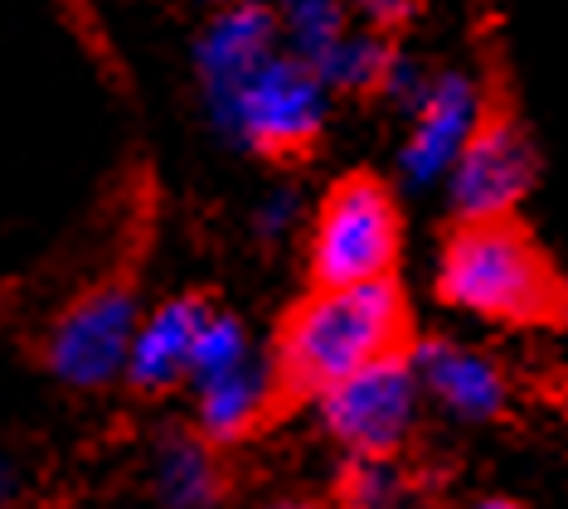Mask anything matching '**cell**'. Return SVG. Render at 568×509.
I'll return each instance as SVG.
<instances>
[{"instance_id":"cell-1","label":"cell","mask_w":568,"mask_h":509,"mask_svg":"<svg viewBox=\"0 0 568 509\" xmlns=\"http://www.w3.org/2000/svg\"><path fill=\"white\" fill-rule=\"evenodd\" d=\"M408 306L394 277L312 286L292 306L273 339V359L287 398H321L345 374L408 349Z\"/></svg>"},{"instance_id":"cell-2","label":"cell","mask_w":568,"mask_h":509,"mask_svg":"<svg viewBox=\"0 0 568 509\" xmlns=\"http://www.w3.org/2000/svg\"><path fill=\"white\" fill-rule=\"evenodd\" d=\"M437 296L476 320L529 325L559 316L564 286L539 243L510 218H462L437 263Z\"/></svg>"},{"instance_id":"cell-3","label":"cell","mask_w":568,"mask_h":509,"mask_svg":"<svg viewBox=\"0 0 568 509\" xmlns=\"http://www.w3.org/2000/svg\"><path fill=\"white\" fill-rule=\"evenodd\" d=\"M326 73L312 59L277 49L267 63L243 78L234 93L210 102V122L229 146H243L253 155H273V161H292V155L312 151L331 116Z\"/></svg>"},{"instance_id":"cell-4","label":"cell","mask_w":568,"mask_h":509,"mask_svg":"<svg viewBox=\"0 0 568 509\" xmlns=\"http://www.w3.org/2000/svg\"><path fill=\"white\" fill-rule=\"evenodd\" d=\"M398 247H404V214L394 190L379 175H345L321 200L312 218V282H374L394 277Z\"/></svg>"},{"instance_id":"cell-5","label":"cell","mask_w":568,"mask_h":509,"mask_svg":"<svg viewBox=\"0 0 568 509\" xmlns=\"http://www.w3.org/2000/svg\"><path fill=\"white\" fill-rule=\"evenodd\" d=\"M423 398L428 394H423V378L413 369V355L394 349V355L331 384L316 398V413L321 427L351 456H398L418 427Z\"/></svg>"},{"instance_id":"cell-6","label":"cell","mask_w":568,"mask_h":509,"mask_svg":"<svg viewBox=\"0 0 568 509\" xmlns=\"http://www.w3.org/2000/svg\"><path fill=\"white\" fill-rule=\"evenodd\" d=\"M141 325L132 282H98L59 311L44 335V369L73 394H102L126 378V355Z\"/></svg>"},{"instance_id":"cell-7","label":"cell","mask_w":568,"mask_h":509,"mask_svg":"<svg viewBox=\"0 0 568 509\" xmlns=\"http://www.w3.org/2000/svg\"><path fill=\"white\" fill-rule=\"evenodd\" d=\"M539 155L535 141L510 112H486L467 151L447 175V200L457 218H510L535 190Z\"/></svg>"},{"instance_id":"cell-8","label":"cell","mask_w":568,"mask_h":509,"mask_svg":"<svg viewBox=\"0 0 568 509\" xmlns=\"http://www.w3.org/2000/svg\"><path fill=\"white\" fill-rule=\"evenodd\" d=\"M481 116H486L481 88L467 73H452V69L433 73L428 93L413 108L408 141L398 151V170H404L408 185H437V180H447L457 155L467 151L471 132L481 126Z\"/></svg>"},{"instance_id":"cell-9","label":"cell","mask_w":568,"mask_h":509,"mask_svg":"<svg viewBox=\"0 0 568 509\" xmlns=\"http://www.w3.org/2000/svg\"><path fill=\"white\" fill-rule=\"evenodd\" d=\"M277 49H287V39H282L273 0H229V6H214L195 39V78H200L204 108L224 93H234L243 78L257 63L273 59Z\"/></svg>"},{"instance_id":"cell-10","label":"cell","mask_w":568,"mask_h":509,"mask_svg":"<svg viewBox=\"0 0 568 509\" xmlns=\"http://www.w3.org/2000/svg\"><path fill=\"white\" fill-rule=\"evenodd\" d=\"M190 398H195V427L214 447H239L248 441L257 427L273 417V408L287 398L277 374L273 355H248L243 364L210 378H195L190 384Z\"/></svg>"},{"instance_id":"cell-11","label":"cell","mask_w":568,"mask_h":509,"mask_svg":"<svg viewBox=\"0 0 568 509\" xmlns=\"http://www.w3.org/2000/svg\"><path fill=\"white\" fill-rule=\"evenodd\" d=\"M413 369L423 378V394L457 423H496L510 403V384L496 359L481 349L452 345V339H418L408 345Z\"/></svg>"},{"instance_id":"cell-12","label":"cell","mask_w":568,"mask_h":509,"mask_svg":"<svg viewBox=\"0 0 568 509\" xmlns=\"http://www.w3.org/2000/svg\"><path fill=\"white\" fill-rule=\"evenodd\" d=\"M204 316H210L204 296H171L156 311H146L132 335L122 384L136 388V394H175V388H190Z\"/></svg>"},{"instance_id":"cell-13","label":"cell","mask_w":568,"mask_h":509,"mask_svg":"<svg viewBox=\"0 0 568 509\" xmlns=\"http://www.w3.org/2000/svg\"><path fill=\"white\" fill-rule=\"evenodd\" d=\"M219 451L200 427L190 432L161 437L156 456H151V495L171 509H210L224 500V466Z\"/></svg>"},{"instance_id":"cell-14","label":"cell","mask_w":568,"mask_h":509,"mask_svg":"<svg viewBox=\"0 0 568 509\" xmlns=\"http://www.w3.org/2000/svg\"><path fill=\"white\" fill-rule=\"evenodd\" d=\"M394 44H389V30L379 24H351L335 44L326 49V59L316 63L326 73V83L335 93H351V98H369V93H384L389 83V69H394Z\"/></svg>"},{"instance_id":"cell-15","label":"cell","mask_w":568,"mask_h":509,"mask_svg":"<svg viewBox=\"0 0 568 509\" xmlns=\"http://www.w3.org/2000/svg\"><path fill=\"white\" fill-rule=\"evenodd\" d=\"M273 10L287 49L312 63L326 59V49L351 30V16H355L351 0H273Z\"/></svg>"},{"instance_id":"cell-16","label":"cell","mask_w":568,"mask_h":509,"mask_svg":"<svg viewBox=\"0 0 568 509\" xmlns=\"http://www.w3.org/2000/svg\"><path fill=\"white\" fill-rule=\"evenodd\" d=\"M335 495L359 509H389L408 495V476H404V466H398V456H351Z\"/></svg>"},{"instance_id":"cell-17","label":"cell","mask_w":568,"mask_h":509,"mask_svg":"<svg viewBox=\"0 0 568 509\" xmlns=\"http://www.w3.org/2000/svg\"><path fill=\"white\" fill-rule=\"evenodd\" d=\"M248 355H257V349H253V335H248V325H243V320L234 316V311H219V306H210V316H204V325H200L195 374H190V384H195V378H210V374L234 369V364H243Z\"/></svg>"},{"instance_id":"cell-18","label":"cell","mask_w":568,"mask_h":509,"mask_svg":"<svg viewBox=\"0 0 568 509\" xmlns=\"http://www.w3.org/2000/svg\"><path fill=\"white\" fill-rule=\"evenodd\" d=\"M296 218H302V194L287 185L263 194V204H257V233H267V238H282L287 228H296Z\"/></svg>"},{"instance_id":"cell-19","label":"cell","mask_w":568,"mask_h":509,"mask_svg":"<svg viewBox=\"0 0 568 509\" xmlns=\"http://www.w3.org/2000/svg\"><path fill=\"white\" fill-rule=\"evenodd\" d=\"M355 16L365 24H379V30H404V24H413L428 10V0H351Z\"/></svg>"},{"instance_id":"cell-20","label":"cell","mask_w":568,"mask_h":509,"mask_svg":"<svg viewBox=\"0 0 568 509\" xmlns=\"http://www.w3.org/2000/svg\"><path fill=\"white\" fill-rule=\"evenodd\" d=\"M10 495H16V471H10V466L0 461V505H6Z\"/></svg>"},{"instance_id":"cell-21","label":"cell","mask_w":568,"mask_h":509,"mask_svg":"<svg viewBox=\"0 0 568 509\" xmlns=\"http://www.w3.org/2000/svg\"><path fill=\"white\" fill-rule=\"evenodd\" d=\"M195 6H204V10H214V6H229V0H195Z\"/></svg>"},{"instance_id":"cell-22","label":"cell","mask_w":568,"mask_h":509,"mask_svg":"<svg viewBox=\"0 0 568 509\" xmlns=\"http://www.w3.org/2000/svg\"><path fill=\"white\" fill-rule=\"evenodd\" d=\"M559 316H568V286H564V296H559Z\"/></svg>"}]
</instances>
